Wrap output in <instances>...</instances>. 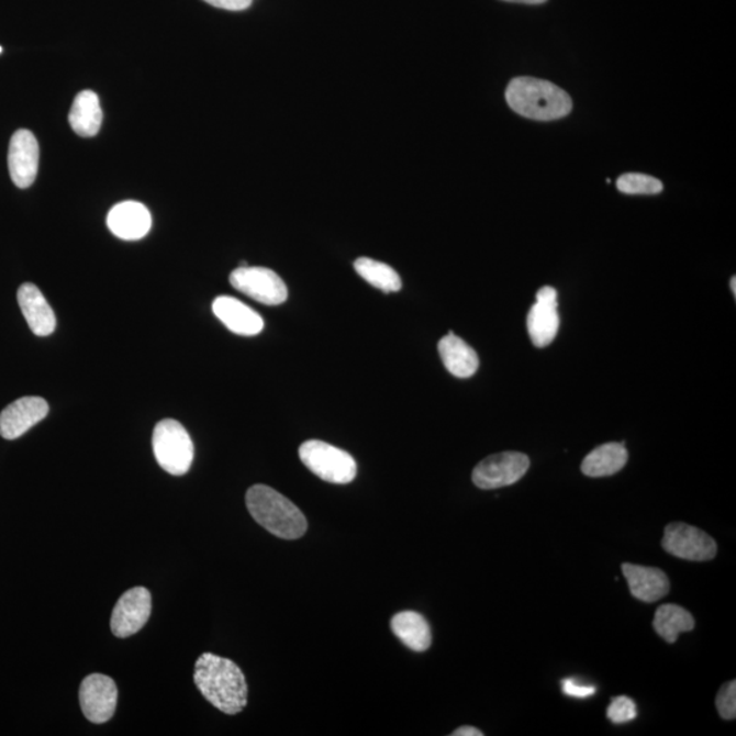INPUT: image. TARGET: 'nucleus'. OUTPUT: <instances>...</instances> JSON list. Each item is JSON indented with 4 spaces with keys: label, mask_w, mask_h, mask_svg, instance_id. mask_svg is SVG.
Wrapping results in <instances>:
<instances>
[{
    "label": "nucleus",
    "mask_w": 736,
    "mask_h": 736,
    "mask_svg": "<svg viewBox=\"0 0 736 736\" xmlns=\"http://www.w3.org/2000/svg\"><path fill=\"white\" fill-rule=\"evenodd\" d=\"M194 682L203 698L226 715H237L247 706L245 673L230 659L202 654L196 662Z\"/></svg>",
    "instance_id": "obj_1"
},
{
    "label": "nucleus",
    "mask_w": 736,
    "mask_h": 736,
    "mask_svg": "<svg viewBox=\"0 0 736 736\" xmlns=\"http://www.w3.org/2000/svg\"><path fill=\"white\" fill-rule=\"evenodd\" d=\"M506 101L518 115L540 122L568 116L573 109L570 96L564 89L531 77L512 79L506 89Z\"/></svg>",
    "instance_id": "obj_2"
},
{
    "label": "nucleus",
    "mask_w": 736,
    "mask_h": 736,
    "mask_svg": "<svg viewBox=\"0 0 736 736\" xmlns=\"http://www.w3.org/2000/svg\"><path fill=\"white\" fill-rule=\"evenodd\" d=\"M246 505L252 517L271 535L294 540L308 532V520L300 509L269 486L248 489Z\"/></svg>",
    "instance_id": "obj_3"
},
{
    "label": "nucleus",
    "mask_w": 736,
    "mask_h": 736,
    "mask_svg": "<svg viewBox=\"0 0 736 736\" xmlns=\"http://www.w3.org/2000/svg\"><path fill=\"white\" fill-rule=\"evenodd\" d=\"M153 453L164 471L183 477L194 461V444L187 430L174 419L158 422L153 432Z\"/></svg>",
    "instance_id": "obj_4"
},
{
    "label": "nucleus",
    "mask_w": 736,
    "mask_h": 736,
    "mask_svg": "<svg viewBox=\"0 0 736 736\" xmlns=\"http://www.w3.org/2000/svg\"><path fill=\"white\" fill-rule=\"evenodd\" d=\"M300 460L327 483L348 484L358 475V464L349 453L326 442L311 439L299 449Z\"/></svg>",
    "instance_id": "obj_5"
},
{
    "label": "nucleus",
    "mask_w": 736,
    "mask_h": 736,
    "mask_svg": "<svg viewBox=\"0 0 736 736\" xmlns=\"http://www.w3.org/2000/svg\"><path fill=\"white\" fill-rule=\"evenodd\" d=\"M236 291L266 305H279L288 299L286 282L276 271L260 266H239L230 276Z\"/></svg>",
    "instance_id": "obj_6"
},
{
    "label": "nucleus",
    "mask_w": 736,
    "mask_h": 736,
    "mask_svg": "<svg viewBox=\"0 0 736 736\" xmlns=\"http://www.w3.org/2000/svg\"><path fill=\"white\" fill-rule=\"evenodd\" d=\"M528 456L518 451H503L492 455L475 467L472 480L480 490H497L517 483L528 472Z\"/></svg>",
    "instance_id": "obj_7"
},
{
    "label": "nucleus",
    "mask_w": 736,
    "mask_h": 736,
    "mask_svg": "<svg viewBox=\"0 0 736 736\" xmlns=\"http://www.w3.org/2000/svg\"><path fill=\"white\" fill-rule=\"evenodd\" d=\"M661 546L673 557L705 562L716 557L717 545L713 537L695 526L672 523L666 526Z\"/></svg>",
    "instance_id": "obj_8"
},
{
    "label": "nucleus",
    "mask_w": 736,
    "mask_h": 736,
    "mask_svg": "<svg viewBox=\"0 0 736 736\" xmlns=\"http://www.w3.org/2000/svg\"><path fill=\"white\" fill-rule=\"evenodd\" d=\"M79 705L89 722L103 724L111 721L118 705L116 683L103 673L88 676L79 688Z\"/></svg>",
    "instance_id": "obj_9"
},
{
    "label": "nucleus",
    "mask_w": 736,
    "mask_h": 736,
    "mask_svg": "<svg viewBox=\"0 0 736 736\" xmlns=\"http://www.w3.org/2000/svg\"><path fill=\"white\" fill-rule=\"evenodd\" d=\"M152 614V594L144 587L124 592L111 616V631L119 638H127L146 625Z\"/></svg>",
    "instance_id": "obj_10"
},
{
    "label": "nucleus",
    "mask_w": 736,
    "mask_h": 736,
    "mask_svg": "<svg viewBox=\"0 0 736 736\" xmlns=\"http://www.w3.org/2000/svg\"><path fill=\"white\" fill-rule=\"evenodd\" d=\"M38 143L30 130H19L11 137L9 146V171L11 180L20 189H27L35 182L38 171Z\"/></svg>",
    "instance_id": "obj_11"
},
{
    "label": "nucleus",
    "mask_w": 736,
    "mask_h": 736,
    "mask_svg": "<svg viewBox=\"0 0 736 736\" xmlns=\"http://www.w3.org/2000/svg\"><path fill=\"white\" fill-rule=\"evenodd\" d=\"M49 405L42 398H22L0 413V437L13 441L47 417Z\"/></svg>",
    "instance_id": "obj_12"
},
{
    "label": "nucleus",
    "mask_w": 736,
    "mask_h": 736,
    "mask_svg": "<svg viewBox=\"0 0 736 736\" xmlns=\"http://www.w3.org/2000/svg\"><path fill=\"white\" fill-rule=\"evenodd\" d=\"M107 224L119 239L140 241L149 234L152 216L143 203L124 201L111 209Z\"/></svg>",
    "instance_id": "obj_13"
},
{
    "label": "nucleus",
    "mask_w": 736,
    "mask_h": 736,
    "mask_svg": "<svg viewBox=\"0 0 736 736\" xmlns=\"http://www.w3.org/2000/svg\"><path fill=\"white\" fill-rule=\"evenodd\" d=\"M20 309L24 314L27 325L36 336L45 337L55 332L56 316L47 299L42 291L32 282H25L20 287L19 293Z\"/></svg>",
    "instance_id": "obj_14"
},
{
    "label": "nucleus",
    "mask_w": 736,
    "mask_h": 736,
    "mask_svg": "<svg viewBox=\"0 0 736 736\" xmlns=\"http://www.w3.org/2000/svg\"><path fill=\"white\" fill-rule=\"evenodd\" d=\"M625 579L634 598L645 603H655L670 592V581L665 571L633 564L622 565Z\"/></svg>",
    "instance_id": "obj_15"
},
{
    "label": "nucleus",
    "mask_w": 736,
    "mask_h": 736,
    "mask_svg": "<svg viewBox=\"0 0 736 736\" xmlns=\"http://www.w3.org/2000/svg\"><path fill=\"white\" fill-rule=\"evenodd\" d=\"M213 313L232 333L241 336H256L264 330L263 316L232 297L214 299Z\"/></svg>",
    "instance_id": "obj_16"
},
{
    "label": "nucleus",
    "mask_w": 736,
    "mask_h": 736,
    "mask_svg": "<svg viewBox=\"0 0 736 736\" xmlns=\"http://www.w3.org/2000/svg\"><path fill=\"white\" fill-rule=\"evenodd\" d=\"M438 353L451 376L469 378L478 371L480 361L477 350L453 332L441 339Z\"/></svg>",
    "instance_id": "obj_17"
},
{
    "label": "nucleus",
    "mask_w": 736,
    "mask_h": 736,
    "mask_svg": "<svg viewBox=\"0 0 736 736\" xmlns=\"http://www.w3.org/2000/svg\"><path fill=\"white\" fill-rule=\"evenodd\" d=\"M395 637L413 653H426L432 647V628L423 615L415 611H401L390 622Z\"/></svg>",
    "instance_id": "obj_18"
},
{
    "label": "nucleus",
    "mask_w": 736,
    "mask_h": 736,
    "mask_svg": "<svg viewBox=\"0 0 736 736\" xmlns=\"http://www.w3.org/2000/svg\"><path fill=\"white\" fill-rule=\"evenodd\" d=\"M627 458L625 444L611 442L589 453L581 464V471L589 478L611 477L624 469Z\"/></svg>",
    "instance_id": "obj_19"
},
{
    "label": "nucleus",
    "mask_w": 736,
    "mask_h": 736,
    "mask_svg": "<svg viewBox=\"0 0 736 736\" xmlns=\"http://www.w3.org/2000/svg\"><path fill=\"white\" fill-rule=\"evenodd\" d=\"M70 126L81 137H94L103 123L99 96L93 90H82L74 100L70 115Z\"/></svg>",
    "instance_id": "obj_20"
},
{
    "label": "nucleus",
    "mask_w": 736,
    "mask_h": 736,
    "mask_svg": "<svg viewBox=\"0 0 736 736\" xmlns=\"http://www.w3.org/2000/svg\"><path fill=\"white\" fill-rule=\"evenodd\" d=\"M529 337L537 348H545L554 342L559 331L558 305L536 302L526 319Z\"/></svg>",
    "instance_id": "obj_21"
},
{
    "label": "nucleus",
    "mask_w": 736,
    "mask_h": 736,
    "mask_svg": "<svg viewBox=\"0 0 736 736\" xmlns=\"http://www.w3.org/2000/svg\"><path fill=\"white\" fill-rule=\"evenodd\" d=\"M695 622L688 610L677 604H662L656 611L654 628L668 644L677 642L682 633L692 632Z\"/></svg>",
    "instance_id": "obj_22"
},
{
    "label": "nucleus",
    "mask_w": 736,
    "mask_h": 736,
    "mask_svg": "<svg viewBox=\"0 0 736 736\" xmlns=\"http://www.w3.org/2000/svg\"><path fill=\"white\" fill-rule=\"evenodd\" d=\"M354 266L361 279L384 293L399 292L403 288V281L392 266L366 257L356 259Z\"/></svg>",
    "instance_id": "obj_23"
},
{
    "label": "nucleus",
    "mask_w": 736,
    "mask_h": 736,
    "mask_svg": "<svg viewBox=\"0 0 736 736\" xmlns=\"http://www.w3.org/2000/svg\"><path fill=\"white\" fill-rule=\"evenodd\" d=\"M616 187L624 194L631 196H655L662 191V183L659 179L636 172L622 175Z\"/></svg>",
    "instance_id": "obj_24"
},
{
    "label": "nucleus",
    "mask_w": 736,
    "mask_h": 736,
    "mask_svg": "<svg viewBox=\"0 0 736 736\" xmlns=\"http://www.w3.org/2000/svg\"><path fill=\"white\" fill-rule=\"evenodd\" d=\"M609 721L614 724H624L633 722L637 717V707L632 699L626 695H620L611 701L607 710Z\"/></svg>",
    "instance_id": "obj_25"
},
{
    "label": "nucleus",
    "mask_w": 736,
    "mask_h": 736,
    "mask_svg": "<svg viewBox=\"0 0 736 736\" xmlns=\"http://www.w3.org/2000/svg\"><path fill=\"white\" fill-rule=\"evenodd\" d=\"M718 715L724 721H734L736 717V681L723 684L716 698Z\"/></svg>",
    "instance_id": "obj_26"
},
{
    "label": "nucleus",
    "mask_w": 736,
    "mask_h": 736,
    "mask_svg": "<svg viewBox=\"0 0 736 736\" xmlns=\"http://www.w3.org/2000/svg\"><path fill=\"white\" fill-rule=\"evenodd\" d=\"M562 690L566 695L575 699H588L596 693V688L591 684H581L575 678H566L562 682Z\"/></svg>",
    "instance_id": "obj_27"
},
{
    "label": "nucleus",
    "mask_w": 736,
    "mask_h": 736,
    "mask_svg": "<svg viewBox=\"0 0 736 736\" xmlns=\"http://www.w3.org/2000/svg\"><path fill=\"white\" fill-rule=\"evenodd\" d=\"M205 2L219 9L242 11L250 8L253 0H205Z\"/></svg>",
    "instance_id": "obj_28"
},
{
    "label": "nucleus",
    "mask_w": 736,
    "mask_h": 736,
    "mask_svg": "<svg viewBox=\"0 0 736 736\" xmlns=\"http://www.w3.org/2000/svg\"><path fill=\"white\" fill-rule=\"evenodd\" d=\"M536 302L558 305V292L553 287H543L536 294Z\"/></svg>",
    "instance_id": "obj_29"
},
{
    "label": "nucleus",
    "mask_w": 736,
    "mask_h": 736,
    "mask_svg": "<svg viewBox=\"0 0 736 736\" xmlns=\"http://www.w3.org/2000/svg\"><path fill=\"white\" fill-rule=\"evenodd\" d=\"M451 736H483V733L475 727H460L457 728L456 732L451 734Z\"/></svg>",
    "instance_id": "obj_30"
},
{
    "label": "nucleus",
    "mask_w": 736,
    "mask_h": 736,
    "mask_svg": "<svg viewBox=\"0 0 736 736\" xmlns=\"http://www.w3.org/2000/svg\"><path fill=\"white\" fill-rule=\"evenodd\" d=\"M505 2L524 3V4H542V3L547 2V0H505Z\"/></svg>",
    "instance_id": "obj_31"
},
{
    "label": "nucleus",
    "mask_w": 736,
    "mask_h": 736,
    "mask_svg": "<svg viewBox=\"0 0 736 736\" xmlns=\"http://www.w3.org/2000/svg\"><path fill=\"white\" fill-rule=\"evenodd\" d=\"M729 286L733 288V294L736 297V277L734 276L732 279V282H729Z\"/></svg>",
    "instance_id": "obj_32"
},
{
    "label": "nucleus",
    "mask_w": 736,
    "mask_h": 736,
    "mask_svg": "<svg viewBox=\"0 0 736 736\" xmlns=\"http://www.w3.org/2000/svg\"><path fill=\"white\" fill-rule=\"evenodd\" d=\"M2 53H3V49H2V47H0V54H2Z\"/></svg>",
    "instance_id": "obj_33"
}]
</instances>
